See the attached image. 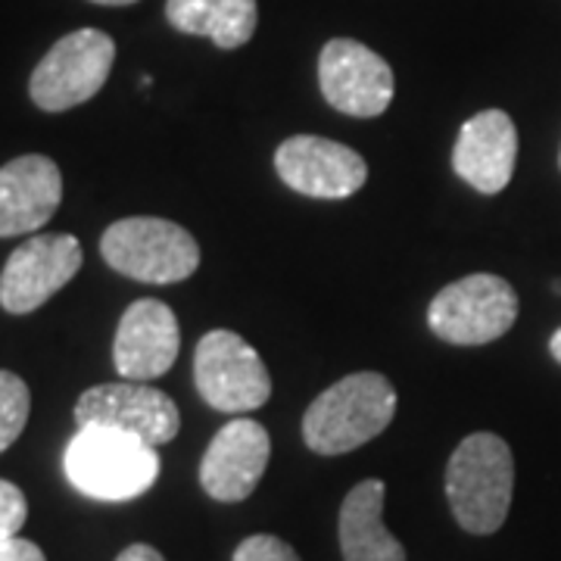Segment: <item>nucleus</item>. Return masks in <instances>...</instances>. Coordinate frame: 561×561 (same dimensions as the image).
Masks as SVG:
<instances>
[{
    "label": "nucleus",
    "instance_id": "f257e3e1",
    "mask_svg": "<svg viewBox=\"0 0 561 561\" xmlns=\"http://www.w3.org/2000/svg\"><path fill=\"white\" fill-rule=\"evenodd\" d=\"M397 415V387L378 371H356L319 393L302 415V440L319 456L353 453Z\"/></svg>",
    "mask_w": 561,
    "mask_h": 561
},
{
    "label": "nucleus",
    "instance_id": "f03ea898",
    "mask_svg": "<svg viewBox=\"0 0 561 561\" xmlns=\"http://www.w3.org/2000/svg\"><path fill=\"white\" fill-rule=\"evenodd\" d=\"M515 459L508 443L478 431L456 446L446 465V500L456 522L478 537L496 534L512 508Z\"/></svg>",
    "mask_w": 561,
    "mask_h": 561
},
{
    "label": "nucleus",
    "instance_id": "7ed1b4c3",
    "mask_svg": "<svg viewBox=\"0 0 561 561\" xmlns=\"http://www.w3.org/2000/svg\"><path fill=\"white\" fill-rule=\"evenodd\" d=\"M62 468L69 483L101 502H128L144 496L160 478L157 446L110 427H79L66 446Z\"/></svg>",
    "mask_w": 561,
    "mask_h": 561
},
{
    "label": "nucleus",
    "instance_id": "20e7f679",
    "mask_svg": "<svg viewBox=\"0 0 561 561\" xmlns=\"http://www.w3.org/2000/svg\"><path fill=\"white\" fill-rule=\"evenodd\" d=\"M110 268L140 284H179L201 268V247L187 228L157 216L113 221L101 238Z\"/></svg>",
    "mask_w": 561,
    "mask_h": 561
},
{
    "label": "nucleus",
    "instance_id": "39448f33",
    "mask_svg": "<svg viewBox=\"0 0 561 561\" xmlns=\"http://www.w3.org/2000/svg\"><path fill=\"white\" fill-rule=\"evenodd\" d=\"M116 60V41L101 28L62 35L35 66L28 94L44 113H66L101 94Z\"/></svg>",
    "mask_w": 561,
    "mask_h": 561
},
{
    "label": "nucleus",
    "instance_id": "423d86ee",
    "mask_svg": "<svg viewBox=\"0 0 561 561\" xmlns=\"http://www.w3.org/2000/svg\"><path fill=\"white\" fill-rule=\"evenodd\" d=\"M518 319V294L500 275H468L446 284L427 306L431 331L456 346L500 341Z\"/></svg>",
    "mask_w": 561,
    "mask_h": 561
},
{
    "label": "nucleus",
    "instance_id": "0eeeda50",
    "mask_svg": "<svg viewBox=\"0 0 561 561\" xmlns=\"http://www.w3.org/2000/svg\"><path fill=\"white\" fill-rule=\"evenodd\" d=\"M194 381L216 412H253L272 397V378L262 356L241 334L216 328L203 334L194 353Z\"/></svg>",
    "mask_w": 561,
    "mask_h": 561
},
{
    "label": "nucleus",
    "instance_id": "6e6552de",
    "mask_svg": "<svg viewBox=\"0 0 561 561\" xmlns=\"http://www.w3.org/2000/svg\"><path fill=\"white\" fill-rule=\"evenodd\" d=\"M76 424L79 427H110L131 434L150 446L175 440L181 427L179 405L169 393L147 381H116L88 387L76 402Z\"/></svg>",
    "mask_w": 561,
    "mask_h": 561
},
{
    "label": "nucleus",
    "instance_id": "1a4fd4ad",
    "mask_svg": "<svg viewBox=\"0 0 561 561\" xmlns=\"http://www.w3.org/2000/svg\"><path fill=\"white\" fill-rule=\"evenodd\" d=\"M81 260V243L72 234H38L20 243L0 272L3 312H35L79 275Z\"/></svg>",
    "mask_w": 561,
    "mask_h": 561
},
{
    "label": "nucleus",
    "instance_id": "9d476101",
    "mask_svg": "<svg viewBox=\"0 0 561 561\" xmlns=\"http://www.w3.org/2000/svg\"><path fill=\"white\" fill-rule=\"evenodd\" d=\"M319 84L324 101L356 119L387 113L397 91L387 60L353 38H334L321 47Z\"/></svg>",
    "mask_w": 561,
    "mask_h": 561
},
{
    "label": "nucleus",
    "instance_id": "9b49d317",
    "mask_svg": "<svg viewBox=\"0 0 561 561\" xmlns=\"http://www.w3.org/2000/svg\"><path fill=\"white\" fill-rule=\"evenodd\" d=\"M278 179L302 197L343 201L353 197L368 179V165L353 147L337 140L297 135L287 138L275 153Z\"/></svg>",
    "mask_w": 561,
    "mask_h": 561
},
{
    "label": "nucleus",
    "instance_id": "f8f14e48",
    "mask_svg": "<svg viewBox=\"0 0 561 561\" xmlns=\"http://www.w3.org/2000/svg\"><path fill=\"white\" fill-rule=\"evenodd\" d=\"M181 328L175 312L162 300H135L122 312L113 365L125 381H153L162 378L179 359Z\"/></svg>",
    "mask_w": 561,
    "mask_h": 561
},
{
    "label": "nucleus",
    "instance_id": "ddd939ff",
    "mask_svg": "<svg viewBox=\"0 0 561 561\" xmlns=\"http://www.w3.org/2000/svg\"><path fill=\"white\" fill-rule=\"evenodd\" d=\"M272 440L253 419H231L203 453L201 483L216 502H243L268 468Z\"/></svg>",
    "mask_w": 561,
    "mask_h": 561
},
{
    "label": "nucleus",
    "instance_id": "4468645a",
    "mask_svg": "<svg viewBox=\"0 0 561 561\" xmlns=\"http://www.w3.org/2000/svg\"><path fill=\"white\" fill-rule=\"evenodd\" d=\"M518 162V128L508 113L483 110L461 125L453 169L481 194H500L508 187Z\"/></svg>",
    "mask_w": 561,
    "mask_h": 561
},
{
    "label": "nucleus",
    "instance_id": "2eb2a0df",
    "mask_svg": "<svg viewBox=\"0 0 561 561\" xmlns=\"http://www.w3.org/2000/svg\"><path fill=\"white\" fill-rule=\"evenodd\" d=\"M62 201L60 165L50 157L28 153L0 165V238L38 231Z\"/></svg>",
    "mask_w": 561,
    "mask_h": 561
},
{
    "label": "nucleus",
    "instance_id": "dca6fc26",
    "mask_svg": "<svg viewBox=\"0 0 561 561\" xmlns=\"http://www.w3.org/2000/svg\"><path fill=\"white\" fill-rule=\"evenodd\" d=\"M381 481L356 483L341 505L343 561H405L402 542L383 524Z\"/></svg>",
    "mask_w": 561,
    "mask_h": 561
},
{
    "label": "nucleus",
    "instance_id": "f3484780",
    "mask_svg": "<svg viewBox=\"0 0 561 561\" xmlns=\"http://www.w3.org/2000/svg\"><path fill=\"white\" fill-rule=\"evenodd\" d=\"M165 20L184 35L209 38L221 50L243 47L256 32V0H169Z\"/></svg>",
    "mask_w": 561,
    "mask_h": 561
},
{
    "label": "nucleus",
    "instance_id": "a211bd4d",
    "mask_svg": "<svg viewBox=\"0 0 561 561\" xmlns=\"http://www.w3.org/2000/svg\"><path fill=\"white\" fill-rule=\"evenodd\" d=\"M32 393L28 383L13 371H0V453H7L28 424Z\"/></svg>",
    "mask_w": 561,
    "mask_h": 561
},
{
    "label": "nucleus",
    "instance_id": "6ab92c4d",
    "mask_svg": "<svg viewBox=\"0 0 561 561\" xmlns=\"http://www.w3.org/2000/svg\"><path fill=\"white\" fill-rule=\"evenodd\" d=\"M231 561H300V556L294 552L290 542H284L280 537L256 534V537H247L234 549V559Z\"/></svg>",
    "mask_w": 561,
    "mask_h": 561
},
{
    "label": "nucleus",
    "instance_id": "aec40b11",
    "mask_svg": "<svg viewBox=\"0 0 561 561\" xmlns=\"http://www.w3.org/2000/svg\"><path fill=\"white\" fill-rule=\"evenodd\" d=\"M28 518V502L16 483L0 481V540L16 537Z\"/></svg>",
    "mask_w": 561,
    "mask_h": 561
},
{
    "label": "nucleus",
    "instance_id": "412c9836",
    "mask_svg": "<svg viewBox=\"0 0 561 561\" xmlns=\"http://www.w3.org/2000/svg\"><path fill=\"white\" fill-rule=\"evenodd\" d=\"M0 561H47L44 552L32 540L22 537H3L0 540Z\"/></svg>",
    "mask_w": 561,
    "mask_h": 561
},
{
    "label": "nucleus",
    "instance_id": "4be33fe9",
    "mask_svg": "<svg viewBox=\"0 0 561 561\" xmlns=\"http://www.w3.org/2000/svg\"><path fill=\"white\" fill-rule=\"evenodd\" d=\"M116 561H165V559H162L160 549H153V546H147V542H135V546L122 549L119 559Z\"/></svg>",
    "mask_w": 561,
    "mask_h": 561
},
{
    "label": "nucleus",
    "instance_id": "5701e85b",
    "mask_svg": "<svg viewBox=\"0 0 561 561\" xmlns=\"http://www.w3.org/2000/svg\"><path fill=\"white\" fill-rule=\"evenodd\" d=\"M549 353H552V359L561 365V328L552 334V337H549Z\"/></svg>",
    "mask_w": 561,
    "mask_h": 561
},
{
    "label": "nucleus",
    "instance_id": "b1692460",
    "mask_svg": "<svg viewBox=\"0 0 561 561\" xmlns=\"http://www.w3.org/2000/svg\"><path fill=\"white\" fill-rule=\"evenodd\" d=\"M91 3H103V7H128V3H138V0H91Z\"/></svg>",
    "mask_w": 561,
    "mask_h": 561
},
{
    "label": "nucleus",
    "instance_id": "393cba45",
    "mask_svg": "<svg viewBox=\"0 0 561 561\" xmlns=\"http://www.w3.org/2000/svg\"><path fill=\"white\" fill-rule=\"evenodd\" d=\"M556 294H561V280H556Z\"/></svg>",
    "mask_w": 561,
    "mask_h": 561
},
{
    "label": "nucleus",
    "instance_id": "a878e982",
    "mask_svg": "<svg viewBox=\"0 0 561 561\" xmlns=\"http://www.w3.org/2000/svg\"><path fill=\"white\" fill-rule=\"evenodd\" d=\"M559 165H561V153H559Z\"/></svg>",
    "mask_w": 561,
    "mask_h": 561
}]
</instances>
